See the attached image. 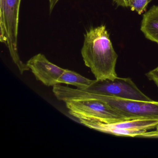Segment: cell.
<instances>
[{
    "instance_id": "obj_13",
    "label": "cell",
    "mask_w": 158,
    "mask_h": 158,
    "mask_svg": "<svg viewBox=\"0 0 158 158\" xmlns=\"http://www.w3.org/2000/svg\"><path fill=\"white\" fill-rule=\"evenodd\" d=\"M60 0H49L50 11L51 12L53 10L54 7L56 6V4Z\"/></svg>"
},
{
    "instance_id": "obj_9",
    "label": "cell",
    "mask_w": 158,
    "mask_h": 158,
    "mask_svg": "<svg viewBox=\"0 0 158 158\" xmlns=\"http://www.w3.org/2000/svg\"><path fill=\"white\" fill-rule=\"evenodd\" d=\"M93 81L73 71L65 69L59 78L58 82L59 84L71 85L78 89L84 90L91 85Z\"/></svg>"
},
{
    "instance_id": "obj_11",
    "label": "cell",
    "mask_w": 158,
    "mask_h": 158,
    "mask_svg": "<svg viewBox=\"0 0 158 158\" xmlns=\"http://www.w3.org/2000/svg\"><path fill=\"white\" fill-rule=\"evenodd\" d=\"M146 75L148 79L153 81L158 88V65L156 68L147 73Z\"/></svg>"
},
{
    "instance_id": "obj_1",
    "label": "cell",
    "mask_w": 158,
    "mask_h": 158,
    "mask_svg": "<svg viewBox=\"0 0 158 158\" xmlns=\"http://www.w3.org/2000/svg\"><path fill=\"white\" fill-rule=\"evenodd\" d=\"M81 54L85 65L97 80H113L118 55L113 47L106 26L91 27L84 35Z\"/></svg>"
},
{
    "instance_id": "obj_7",
    "label": "cell",
    "mask_w": 158,
    "mask_h": 158,
    "mask_svg": "<svg viewBox=\"0 0 158 158\" xmlns=\"http://www.w3.org/2000/svg\"><path fill=\"white\" fill-rule=\"evenodd\" d=\"M27 64L36 79L48 86L53 87L59 84V78L65 70L51 62L41 53L32 57Z\"/></svg>"
},
{
    "instance_id": "obj_12",
    "label": "cell",
    "mask_w": 158,
    "mask_h": 158,
    "mask_svg": "<svg viewBox=\"0 0 158 158\" xmlns=\"http://www.w3.org/2000/svg\"><path fill=\"white\" fill-rule=\"evenodd\" d=\"M113 1L117 4V6L127 8V7H130L132 0H113Z\"/></svg>"
},
{
    "instance_id": "obj_10",
    "label": "cell",
    "mask_w": 158,
    "mask_h": 158,
    "mask_svg": "<svg viewBox=\"0 0 158 158\" xmlns=\"http://www.w3.org/2000/svg\"><path fill=\"white\" fill-rule=\"evenodd\" d=\"M152 0H132L130 8L132 11H135L139 15L146 11L149 3Z\"/></svg>"
},
{
    "instance_id": "obj_14",
    "label": "cell",
    "mask_w": 158,
    "mask_h": 158,
    "mask_svg": "<svg viewBox=\"0 0 158 158\" xmlns=\"http://www.w3.org/2000/svg\"><path fill=\"white\" fill-rule=\"evenodd\" d=\"M156 129H156V130H157V131H158V126H157V127H156Z\"/></svg>"
},
{
    "instance_id": "obj_3",
    "label": "cell",
    "mask_w": 158,
    "mask_h": 158,
    "mask_svg": "<svg viewBox=\"0 0 158 158\" xmlns=\"http://www.w3.org/2000/svg\"><path fill=\"white\" fill-rule=\"evenodd\" d=\"M21 0H0V41L6 45L14 63L23 74L29 71L18 51V25Z\"/></svg>"
},
{
    "instance_id": "obj_4",
    "label": "cell",
    "mask_w": 158,
    "mask_h": 158,
    "mask_svg": "<svg viewBox=\"0 0 158 158\" xmlns=\"http://www.w3.org/2000/svg\"><path fill=\"white\" fill-rule=\"evenodd\" d=\"M64 102L70 114L78 120H92L110 123L132 120L123 117L107 103L100 100L72 99Z\"/></svg>"
},
{
    "instance_id": "obj_2",
    "label": "cell",
    "mask_w": 158,
    "mask_h": 158,
    "mask_svg": "<svg viewBox=\"0 0 158 158\" xmlns=\"http://www.w3.org/2000/svg\"><path fill=\"white\" fill-rule=\"evenodd\" d=\"M58 100L64 102L72 99H95L102 101L124 118L158 120V102L142 101L92 94L68 86L56 85L52 89Z\"/></svg>"
},
{
    "instance_id": "obj_6",
    "label": "cell",
    "mask_w": 158,
    "mask_h": 158,
    "mask_svg": "<svg viewBox=\"0 0 158 158\" xmlns=\"http://www.w3.org/2000/svg\"><path fill=\"white\" fill-rule=\"evenodd\" d=\"M82 124L89 128L102 133L117 136L138 137L148 130L156 128L158 120L138 119L113 123H105L92 120H79Z\"/></svg>"
},
{
    "instance_id": "obj_5",
    "label": "cell",
    "mask_w": 158,
    "mask_h": 158,
    "mask_svg": "<svg viewBox=\"0 0 158 158\" xmlns=\"http://www.w3.org/2000/svg\"><path fill=\"white\" fill-rule=\"evenodd\" d=\"M84 91L92 94L126 99L152 101L129 78L117 77L113 80H93L91 85Z\"/></svg>"
},
{
    "instance_id": "obj_8",
    "label": "cell",
    "mask_w": 158,
    "mask_h": 158,
    "mask_svg": "<svg viewBox=\"0 0 158 158\" xmlns=\"http://www.w3.org/2000/svg\"><path fill=\"white\" fill-rule=\"evenodd\" d=\"M140 30L146 38L158 45V6H152L143 15Z\"/></svg>"
}]
</instances>
